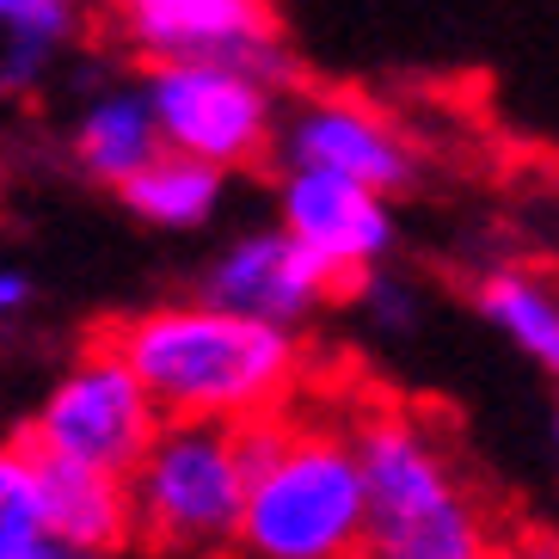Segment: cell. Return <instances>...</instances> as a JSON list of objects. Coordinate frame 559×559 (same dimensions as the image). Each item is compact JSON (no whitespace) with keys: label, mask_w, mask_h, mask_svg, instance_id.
<instances>
[{"label":"cell","mask_w":559,"mask_h":559,"mask_svg":"<svg viewBox=\"0 0 559 559\" xmlns=\"http://www.w3.org/2000/svg\"><path fill=\"white\" fill-rule=\"evenodd\" d=\"M247 461V498L222 559H357L362 474L350 425L301 418L296 406L234 425Z\"/></svg>","instance_id":"7a4b0ae2"},{"label":"cell","mask_w":559,"mask_h":559,"mask_svg":"<svg viewBox=\"0 0 559 559\" xmlns=\"http://www.w3.org/2000/svg\"><path fill=\"white\" fill-rule=\"evenodd\" d=\"M228 179L222 166L210 160H191V154H173L160 148L148 166H135L130 179L117 185V198L135 222L148 228H166V234H191V228H210L222 203H228Z\"/></svg>","instance_id":"7c38bea8"},{"label":"cell","mask_w":559,"mask_h":559,"mask_svg":"<svg viewBox=\"0 0 559 559\" xmlns=\"http://www.w3.org/2000/svg\"><path fill=\"white\" fill-rule=\"evenodd\" d=\"M554 449H559V406H554Z\"/></svg>","instance_id":"ffe728a7"},{"label":"cell","mask_w":559,"mask_h":559,"mask_svg":"<svg viewBox=\"0 0 559 559\" xmlns=\"http://www.w3.org/2000/svg\"><path fill=\"white\" fill-rule=\"evenodd\" d=\"M25 559H111V554H86V547H68V542H50V535H44Z\"/></svg>","instance_id":"d6986e66"},{"label":"cell","mask_w":559,"mask_h":559,"mask_svg":"<svg viewBox=\"0 0 559 559\" xmlns=\"http://www.w3.org/2000/svg\"><path fill=\"white\" fill-rule=\"evenodd\" d=\"M99 338L135 369L160 418L240 425L259 412L296 406L308 381V345L296 326L215 308L203 296L123 313Z\"/></svg>","instance_id":"6da1fadb"},{"label":"cell","mask_w":559,"mask_h":559,"mask_svg":"<svg viewBox=\"0 0 559 559\" xmlns=\"http://www.w3.org/2000/svg\"><path fill=\"white\" fill-rule=\"evenodd\" d=\"M154 430H160V406L148 400V388L135 381V369L105 338H93L50 381V394L37 400V412L25 418L19 443L37 449V455H62V461L130 474Z\"/></svg>","instance_id":"8992f818"},{"label":"cell","mask_w":559,"mask_h":559,"mask_svg":"<svg viewBox=\"0 0 559 559\" xmlns=\"http://www.w3.org/2000/svg\"><path fill=\"white\" fill-rule=\"evenodd\" d=\"M198 296L215 301V308L252 313V320H277V326H308L326 308L350 296V283L332 271L326 259H313L289 228H252L234 234L228 247L210 259Z\"/></svg>","instance_id":"ba28073f"},{"label":"cell","mask_w":559,"mask_h":559,"mask_svg":"<svg viewBox=\"0 0 559 559\" xmlns=\"http://www.w3.org/2000/svg\"><path fill=\"white\" fill-rule=\"evenodd\" d=\"M148 111L160 130V148L210 160L222 173H247L271 160L283 123V86L264 81L259 68L228 62V56H198V62H148Z\"/></svg>","instance_id":"5b68a950"},{"label":"cell","mask_w":559,"mask_h":559,"mask_svg":"<svg viewBox=\"0 0 559 559\" xmlns=\"http://www.w3.org/2000/svg\"><path fill=\"white\" fill-rule=\"evenodd\" d=\"M271 154L283 166H313V173L357 179L381 198H400L418 179V154H412L406 130L394 117H381L376 105L350 99V93H320V99L283 105Z\"/></svg>","instance_id":"9c48e42d"},{"label":"cell","mask_w":559,"mask_h":559,"mask_svg":"<svg viewBox=\"0 0 559 559\" xmlns=\"http://www.w3.org/2000/svg\"><path fill=\"white\" fill-rule=\"evenodd\" d=\"M111 13L142 62L228 56V62L259 68L283 93L296 81V56L283 44V19L271 0H111Z\"/></svg>","instance_id":"52a82bcc"},{"label":"cell","mask_w":559,"mask_h":559,"mask_svg":"<svg viewBox=\"0 0 559 559\" xmlns=\"http://www.w3.org/2000/svg\"><path fill=\"white\" fill-rule=\"evenodd\" d=\"M32 455V479H37V504H44V528L50 542L86 547V554H123L135 547V523H130V486L111 467H86V461H62V455Z\"/></svg>","instance_id":"8fae6325"},{"label":"cell","mask_w":559,"mask_h":559,"mask_svg":"<svg viewBox=\"0 0 559 559\" xmlns=\"http://www.w3.org/2000/svg\"><path fill=\"white\" fill-rule=\"evenodd\" d=\"M44 504H37V479L25 443H0V559H25L44 542Z\"/></svg>","instance_id":"2e32d148"},{"label":"cell","mask_w":559,"mask_h":559,"mask_svg":"<svg viewBox=\"0 0 559 559\" xmlns=\"http://www.w3.org/2000/svg\"><path fill=\"white\" fill-rule=\"evenodd\" d=\"M123 486H130L135 547L173 559H215L247 498L240 437L215 418H160Z\"/></svg>","instance_id":"277c9868"},{"label":"cell","mask_w":559,"mask_h":559,"mask_svg":"<svg viewBox=\"0 0 559 559\" xmlns=\"http://www.w3.org/2000/svg\"><path fill=\"white\" fill-rule=\"evenodd\" d=\"M277 228H289L345 283L376 271L400 240L394 198H381L357 179H338V173H313V166H283L277 173Z\"/></svg>","instance_id":"30bf717a"},{"label":"cell","mask_w":559,"mask_h":559,"mask_svg":"<svg viewBox=\"0 0 559 559\" xmlns=\"http://www.w3.org/2000/svg\"><path fill=\"white\" fill-rule=\"evenodd\" d=\"M474 308L498 338H510L535 369H547L559 381V283L554 277L528 271V264H498V271H486L474 283Z\"/></svg>","instance_id":"5bb4252c"},{"label":"cell","mask_w":559,"mask_h":559,"mask_svg":"<svg viewBox=\"0 0 559 559\" xmlns=\"http://www.w3.org/2000/svg\"><path fill=\"white\" fill-rule=\"evenodd\" d=\"M25 308H32V277L0 264V326H7V320H19Z\"/></svg>","instance_id":"ac0fdd59"},{"label":"cell","mask_w":559,"mask_h":559,"mask_svg":"<svg viewBox=\"0 0 559 559\" xmlns=\"http://www.w3.org/2000/svg\"><path fill=\"white\" fill-rule=\"evenodd\" d=\"M160 154V130H154L148 93L142 86H105L81 105L74 117V166L93 185H123L135 166H148Z\"/></svg>","instance_id":"4fadbf2b"},{"label":"cell","mask_w":559,"mask_h":559,"mask_svg":"<svg viewBox=\"0 0 559 559\" xmlns=\"http://www.w3.org/2000/svg\"><path fill=\"white\" fill-rule=\"evenodd\" d=\"M81 0H0V93H25L81 37Z\"/></svg>","instance_id":"9a60e30c"},{"label":"cell","mask_w":559,"mask_h":559,"mask_svg":"<svg viewBox=\"0 0 559 559\" xmlns=\"http://www.w3.org/2000/svg\"><path fill=\"white\" fill-rule=\"evenodd\" d=\"M345 301H357L362 313H369V320H376V326H388V332H406L412 326V313H418V301H412V289L406 283L394 277V271H362L357 283H350V296Z\"/></svg>","instance_id":"e0dca14e"},{"label":"cell","mask_w":559,"mask_h":559,"mask_svg":"<svg viewBox=\"0 0 559 559\" xmlns=\"http://www.w3.org/2000/svg\"><path fill=\"white\" fill-rule=\"evenodd\" d=\"M362 474L357 559H498L492 510L461 479L443 437L406 406H369L350 418Z\"/></svg>","instance_id":"3957f363"}]
</instances>
